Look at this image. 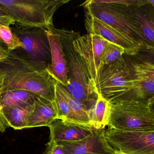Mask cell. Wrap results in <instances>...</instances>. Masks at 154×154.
<instances>
[{
	"mask_svg": "<svg viewBox=\"0 0 154 154\" xmlns=\"http://www.w3.org/2000/svg\"><path fill=\"white\" fill-rule=\"evenodd\" d=\"M48 65L45 62L29 59L22 52H10L6 59L0 61V72L4 76L3 92L23 90L54 101L56 81L49 72Z\"/></svg>",
	"mask_w": 154,
	"mask_h": 154,
	"instance_id": "1",
	"label": "cell"
},
{
	"mask_svg": "<svg viewBox=\"0 0 154 154\" xmlns=\"http://www.w3.org/2000/svg\"><path fill=\"white\" fill-rule=\"evenodd\" d=\"M86 12L122 34L141 49L152 48L146 42L133 7L112 3L109 0H91L82 4Z\"/></svg>",
	"mask_w": 154,
	"mask_h": 154,
	"instance_id": "2",
	"label": "cell"
},
{
	"mask_svg": "<svg viewBox=\"0 0 154 154\" xmlns=\"http://www.w3.org/2000/svg\"><path fill=\"white\" fill-rule=\"evenodd\" d=\"M60 38L67 63L68 83L65 87L70 94L83 104L88 111L95 104L98 93L91 82L79 53L72 44V30L48 28Z\"/></svg>",
	"mask_w": 154,
	"mask_h": 154,
	"instance_id": "3",
	"label": "cell"
},
{
	"mask_svg": "<svg viewBox=\"0 0 154 154\" xmlns=\"http://www.w3.org/2000/svg\"><path fill=\"white\" fill-rule=\"evenodd\" d=\"M70 0H0V7L21 28L54 27L53 18L57 11Z\"/></svg>",
	"mask_w": 154,
	"mask_h": 154,
	"instance_id": "4",
	"label": "cell"
},
{
	"mask_svg": "<svg viewBox=\"0 0 154 154\" xmlns=\"http://www.w3.org/2000/svg\"><path fill=\"white\" fill-rule=\"evenodd\" d=\"M95 84L98 94L110 103L126 100L135 87L131 69L122 56L101 66Z\"/></svg>",
	"mask_w": 154,
	"mask_h": 154,
	"instance_id": "5",
	"label": "cell"
},
{
	"mask_svg": "<svg viewBox=\"0 0 154 154\" xmlns=\"http://www.w3.org/2000/svg\"><path fill=\"white\" fill-rule=\"evenodd\" d=\"M154 102L122 101L111 103L108 128L130 131L154 130Z\"/></svg>",
	"mask_w": 154,
	"mask_h": 154,
	"instance_id": "6",
	"label": "cell"
},
{
	"mask_svg": "<svg viewBox=\"0 0 154 154\" xmlns=\"http://www.w3.org/2000/svg\"><path fill=\"white\" fill-rule=\"evenodd\" d=\"M104 135L108 143L115 150L128 154H154V130L108 128Z\"/></svg>",
	"mask_w": 154,
	"mask_h": 154,
	"instance_id": "7",
	"label": "cell"
},
{
	"mask_svg": "<svg viewBox=\"0 0 154 154\" xmlns=\"http://www.w3.org/2000/svg\"><path fill=\"white\" fill-rule=\"evenodd\" d=\"M11 29L23 43L24 51L22 52L28 58L33 61L50 64L51 53L46 29L40 28H21L15 26Z\"/></svg>",
	"mask_w": 154,
	"mask_h": 154,
	"instance_id": "8",
	"label": "cell"
},
{
	"mask_svg": "<svg viewBox=\"0 0 154 154\" xmlns=\"http://www.w3.org/2000/svg\"><path fill=\"white\" fill-rule=\"evenodd\" d=\"M135 87L125 101L154 102V65L153 63L142 62L133 65L131 69Z\"/></svg>",
	"mask_w": 154,
	"mask_h": 154,
	"instance_id": "9",
	"label": "cell"
},
{
	"mask_svg": "<svg viewBox=\"0 0 154 154\" xmlns=\"http://www.w3.org/2000/svg\"><path fill=\"white\" fill-rule=\"evenodd\" d=\"M105 129H94L88 137L81 140L58 142L65 154H114V149L105 138Z\"/></svg>",
	"mask_w": 154,
	"mask_h": 154,
	"instance_id": "10",
	"label": "cell"
},
{
	"mask_svg": "<svg viewBox=\"0 0 154 154\" xmlns=\"http://www.w3.org/2000/svg\"><path fill=\"white\" fill-rule=\"evenodd\" d=\"M85 27L88 34L99 35L108 42L122 48L125 53L135 55L140 49L133 42L106 23L86 12Z\"/></svg>",
	"mask_w": 154,
	"mask_h": 154,
	"instance_id": "11",
	"label": "cell"
},
{
	"mask_svg": "<svg viewBox=\"0 0 154 154\" xmlns=\"http://www.w3.org/2000/svg\"><path fill=\"white\" fill-rule=\"evenodd\" d=\"M46 32L51 53V63L48 65V70L57 82L66 87L68 83V70L60 38L49 29H47Z\"/></svg>",
	"mask_w": 154,
	"mask_h": 154,
	"instance_id": "12",
	"label": "cell"
},
{
	"mask_svg": "<svg viewBox=\"0 0 154 154\" xmlns=\"http://www.w3.org/2000/svg\"><path fill=\"white\" fill-rule=\"evenodd\" d=\"M50 140L57 142L81 140L91 135L94 128L90 126L56 119L49 126Z\"/></svg>",
	"mask_w": 154,
	"mask_h": 154,
	"instance_id": "13",
	"label": "cell"
},
{
	"mask_svg": "<svg viewBox=\"0 0 154 154\" xmlns=\"http://www.w3.org/2000/svg\"><path fill=\"white\" fill-rule=\"evenodd\" d=\"M56 119L57 109L54 101H51L36 95L28 119L26 128L48 127Z\"/></svg>",
	"mask_w": 154,
	"mask_h": 154,
	"instance_id": "14",
	"label": "cell"
},
{
	"mask_svg": "<svg viewBox=\"0 0 154 154\" xmlns=\"http://www.w3.org/2000/svg\"><path fill=\"white\" fill-rule=\"evenodd\" d=\"M33 103H24L2 108V114L8 126L16 130L26 128Z\"/></svg>",
	"mask_w": 154,
	"mask_h": 154,
	"instance_id": "15",
	"label": "cell"
},
{
	"mask_svg": "<svg viewBox=\"0 0 154 154\" xmlns=\"http://www.w3.org/2000/svg\"><path fill=\"white\" fill-rule=\"evenodd\" d=\"M111 103L98 94L95 104L88 111L90 124L96 129L104 128L109 122Z\"/></svg>",
	"mask_w": 154,
	"mask_h": 154,
	"instance_id": "16",
	"label": "cell"
},
{
	"mask_svg": "<svg viewBox=\"0 0 154 154\" xmlns=\"http://www.w3.org/2000/svg\"><path fill=\"white\" fill-rule=\"evenodd\" d=\"M57 83L72 111L75 123L91 126L88 109L82 103L72 97L65 86L57 82Z\"/></svg>",
	"mask_w": 154,
	"mask_h": 154,
	"instance_id": "17",
	"label": "cell"
},
{
	"mask_svg": "<svg viewBox=\"0 0 154 154\" xmlns=\"http://www.w3.org/2000/svg\"><path fill=\"white\" fill-rule=\"evenodd\" d=\"M36 95L23 90L7 91L0 95V105L2 108L24 103H33Z\"/></svg>",
	"mask_w": 154,
	"mask_h": 154,
	"instance_id": "18",
	"label": "cell"
},
{
	"mask_svg": "<svg viewBox=\"0 0 154 154\" xmlns=\"http://www.w3.org/2000/svg\"><path fill=\"white\" fill-rule=\"evenodd\" d=\"M134 11L139 20L143 37L148 45L154 49V24L150 16L137 9L135 7Z\"/></svg>",
	"mask_w": 154,
	"mask_h": 154,
	"instance_id": "19",
	"label": "cell"
},
{
	"mask_svg": "<svg viewBox=\"0 0 154 154\" xmlns=\"http://www.w3.org/2000/svg\"><path fill=\"white\" fill-rule=\"evenodd\" d=\"M54 102L57 109V119L74 122L72 111L59 89L57 82L54 87Z\"/></svg>",
	"mask_w": 154,
	"mask_h": 154,
	"instance_id": "20",
	"label": "cell"
},
{
	"mask_svg": "<svg viewBox=\"0 0 154 154\" xmlns=\"http://www.w3.org/2000/svg\"><path fill=\"white\" fill-rule=\"evenodd\" d=\"M0 38L10 52L24 48L23 43L10 27L0 26Z\"/></svg>",
	"mask_w": 154,
	"mask_h": 154,
	"instance_id": "21",
	"label": "cell"
},
{
	"mask_svg": "<svg viewBox=\"0 0 154 154\" xmlns=\"http://www.w3.org/2000/svg\"><path fill=\"white\" fill-rule=\"evenodd\" d=\"M124 54L122 48L107 41L101 57V66L113 63Z\"/></svg>",
	"mask_w": 154,
	"mask_h": 154,
	"instance_id": "22",
	"label": "cell"
},
{
	"mask_svg": "<svg viewBox=\"0 0 154 154\" xmlns=\"http://www.w3.org/2000/svg\"><path fill=\"white\" fill-rule=\"evenodd\" d=\"M43 154H65L63 146L58 142L49 140Z\"/></svg>",
	"mask_w": 154,
	"mask_h": 154,
	"instance_id": "23",
	"label": "cell"
},
{
	"mask_svg": "<svg viewBox=\"0 0 154 154\" xmlns=\"http://www.w3.org/2000/svg\"><path fill=\"white\" fill-rule=\"evenodd\" d=\"M3 82L4 76L0 72V95L3 92ZM9 127L2 112V107L0 105V133L6 131V128Z\"/></svg>",
	"mask_w": 154,
	"mask_h": 154,
	"instance_id": "24",
	"label": "cell"
},
{
	"mask_svg": "<svg viewBox=\"0 0 154 154\" xmlns=\"http://www.w3.org/2000/svg\"><path fill=\"white\" fill-rule=\"evenodd\" d=\"M15 24L16 21L11 16L0 17V26L10 27V26H14Z\"/></svg>",
	"mask_w": 154,
	"mask_h": 154,
	"instance_id": "25",
	"label": "cell"
},
{
	"mask_svg": "<svg viewBox=\"0 0 154 154\" xmlns=\"http://www.w3.org/2000/svg\"><path fill=\"white\" fill-rule=\"evenodd\" d=\"M10 52L8 48L0 47V61L6 59L8 56Z\"/></svg>",
	"mask_w": 154,
	"mask_h": 154,
	"instance_id": "26",
	"label": "cell"
},
{
	"mask_svg": "<svg viewBox=\"0 0 154 154\" xmlns=\"http://www.w3.org/2000/svg\"><path fill=\"white\" fill-rule=\"evenodd\" d=\"M9 16L3 9L0 7V17H3V16Z\"/></svg>",
	"mask_w": 154,
	"mask_h": 154,
	"instance_id": "27",
	"label": "cell"
},
{
	"mask_svg": "<svg viewBox=\"0 0 154 154\" xmlns=\"http://www.w3.org/2000/svg\"><path fill=\"white\" fill-rule=\"evenodd\" d=\"M0 47H3L5 48H7V46H6L5 43H4V42H3V41L2 40V39L1 38H0Z\"/></svg>",
	"mask_w": 154,
	"mask_h": 154,
	"instance_id": "28",
	"label": "cell"
},
{
	"mask_svg": "<svg viewBox=\"0 0 154 154\" xmlns=\"http://www.w3.org/2000/svg\"><path fill=\"white\" fill-rule=\"evenodd\" d=\"M114 150H115V151H114V154H128L124 153V152H122V151H119V150H115V149H114Z\"/></svg>",
	"mask_w": 154,
	"mask_h": 154,
	"instance_id": "29",
	"label": "cell"
},
{
	"mask_svg": "<svg viewBox=\"0 0 154 154\" xmlns=\"http://www.w3.org/2000/svg\"><path fill=\"white\" fill-rule=\"evenodd\" d=\"M149 4H150L152 5L153 7L154 6V0H148Z\"/></svg>",
	"mask_w": 154,
	"mask_h": 154,
	"instance_id": "30",
	"label": "cell"
}]
</instances>
